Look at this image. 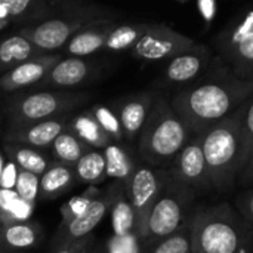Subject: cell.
<instances>
[{"label":"cell","instance_id":"1","mask_svg":"<svg viewBox=\"0 0 253 253\" xmlns=\"http://www.w3.org/2000/svg\"><path fill=\"white\" fill-rule=\"evenodd\" d=\"M252 93V82L239 79L215 55L208 73L196 83L176 92L169 102L191 136H196L230 117Z\"/></svg>","mask_w":253,"mask_h":253},{"label":"cell","instance_id":"2","mask_svg":"<svg viewBox=\"0 0 253 253\" xmlns=\"http://www.w3.org/2000/svg\"><path fill=\"white\" fill-rule=\"evenodd\" d=\"M253 225L230 203L199 206L191 221L193 253H240L251 249Z\"/></svg>","mask_w":253,"mask_h":253},{"label":"cell","instance_id":"3","mask_svg":"<svg viewBox=\"0 0 253 253\" xmlns=\"http://www.w3.org/2000/svg\"><path fill=\"white\" fill-rule=\"evenodd\" d=\"M191 138L190 130L175 113L169 99L157 95L141 130L138 147L141 157L153 168L169 169Z\"/></svg>","mask_w":253,"mask_h":253},{"label":"cell","instance_id":"4","mask_svg":"<svg viewBox=\"0 0 253 253\" xmlns=\"http://www.w3.org/2000/svg\"><path fill=\"white\" fill-rule=\"evenodd\" d=\"M242 107L230 117L200 133L202 150L213 190L228 193L242 170Z\"/></svg>","mask_w":253,"mask_h":253},{"label":"cell","instance_id":"5","mask_svg":"<svg viewBox=\"0 0 253 253\" xmlns=\"http://www.w3.org/2000/svg\"><path fill=\"white\" fill-rule=\"evenodd\" d=\"M196 197L191 190L176 182L169 173L160 196L150 211L142 239L150 245L188 227L196 212Z\"/></svg>","mask_w":253,"mask_h":253},{"label":"cell","instance_id":"6","mask_svg":"<svg viewBox=\"0 0 253 253\" xmlns=\"http://www.w3.org/2000/svg\"><path fill=\"white\" fill-rule=\"evenodd\" d=\"M216 55L242 80L253 83V10L230 22L213 37Z\"/></svg>","mask_w":253,"mask_h":253},{"label":"cell","instance_id":"7","mask_svg":"<svg viewBox=\"0 0 253 253\" xmlns=\"http://www.w3.org/2000/svg\"><path fill=\"white\" fill-rule=\"evenodd\" d=\"M169 176L168 169L153 168L150 165L135 166L130 178L127 179L129 203L136 215V236L144 237L147 218L157 197L160 196Z\"/></svg>","mask_w":253,"mask_h":253},{"label":"cell","instance_id":"8","mask_svg":"<svg viewBox=\"0 0 253 253\" xmlns=\"http://www.w3.org/2000/svg\"><path fill=\"white\" fill-rule=\"evenodd\" d=\"M197 44L191 37L181 34L163 24H150L132 47L133 55L142 61H169Z\"/></svg>","mask_w":253,"mask_h":253},{"label":"cell","instance_id":"9","mask_svg":"<svg viewBox=\"0 0 253 253\" xmlns=\"http://www.w3.org/2000/svg\"><path fill=\"white\" fill-rule=\"evenodd\" d=\"M215 53L206 44L197 43L194 47L168 61L162 76V87L175 89V93L200 80L209 70Z\"/></svg>","mask_w":253,"mask_h":253},{"label":"cell","instance_id":"10","mask_svg":"<svg viewBox=\"0 0 253 253\" xmlns=\"http://www.w3.org/2000/svg\"><path fill=\"white\" fill-rule=\"evenodd\" d=\"M169 173L176 182L191 190L196 196L213 190L202 150L200 135L193 136L187 142V145L181 150V153L176 156L175 162L169 168Z\"/></svg>","mask_w":253,"mask_h":253},{"label":"cell","instance_id":"11","mask_svg":"<svg viewBox=\"0 0 253 253\" xmlns=\"http://www.w3.org/2000/svg\"><path fill=\"white\" fill-rule=\"evenodd\" d=\"M154 99H156V95L142 93V95H136L127 99L122 105L119 120H120L125 135H127L129 138H133L138 133H141L151 113V108L154 105Z\"/></svg>","mask_w":253,"mask_h":253},{"label":"cell","instance_id":"12","mask_svg":"<svg viewBox=\"0 0 253 253\" xmlns=\"http://www.w3.org/2000/svg\"><path fill=\"white\" fill-rule=\"evenodd\" d=\"M108 199H92L82 213L70 218L67 224L68 237L82 239L95 230L108 211Z\"/></svg>","mask_w":253,"mask_h":253},{"label":"cell","instance_id":"13","mask_svg":"<svg viewBox=\"0 0 253 253\" xmlns=\"http://www.w3.org/2000/svg\"><path fill=\"white\" fill-rule=\"evenodd\" d=\"M73 30L74 27L62 19H49L30 31V40L40 49L53 50L68 40Z\"/></svg>","mask_w":253,"mask_h":253},{"label":"cell","instance_id":"14","mask_svg":"<svg viewBox=\"0 0 253 253\" xmlns=\"http://www.w3.org/2000/svg\"><path fill=\"white\" fill-rule=\"evenodd\" d=\"M105 157V175L114 179L126 181L130 178L135 165L127 153L119 145H107L104 151Z\"/></svg>","mask_w":253,"mask_h":253},{"label":"cell","instance_id":"15","mask_svg":"<svg viewBox=\"0 0 253 253\" xmlns=\"http://www.w3.org/2000/svg\"><path fill=\"white\" fill-rule=\"evenodd\" d=\"M87 74V65L80 58H68L58 62L52 71V80L59 86H74L80 83Z\"/></svg>","mask_w":253,"mask_h":253},{"label":"cell","instance_id":"16","mask_svg":"<svg viewBox=\"0 0 253 253\" xmlns=\"http://www.w3.org/2000/svg\"><path fill=\"white\" fill-rule=\"evenodd\" d=\"M58 99L52 93H34L21 102V114L28 120H37L53 114L58 110Z\"/></svg>","mask_w":253,"mask_h":253},{"label":"cell","instance_id":"17","mask_svg":"<svg viewBox=\"0 0 253 253\" xmlns=\"http://www.w3.org/2000/svg\"><path fill=\"white\" fill-rule=\"evenodd\" d=\"M111 225L114 236L136 234V215L129 200L120 197L114 202L111 209Z\"/></svg>","mask_w":253,"mask_h":253},{"label":"cell","instance_id":"18","mask_svg":"<svg viewBox=\"0 0 253 253\" xmlns=\"http://www.w3.org/2000/svg\"><path fill=\"white\" fill-rule=\"evenodd\" d=\"M46 65L47 62L19 64L3 79V84L6 87H19V86H28L31 83H36L46 73Z\"/></svg>","mask_w":253,"mask_h":253},{"label":"cell","instance_id":"19","mask_svg":"<svg viewBox=\"0 0 253 253\" xmlns=\"http://www.w3.org/2000/svg\"><path fill=\"white\" fill-rule=\"evenodd\" d=\"M150 24H135V25H120L114 28L105 39V46L110 50H125L133 47L141 39Z\"/></svg>","mask_w":253,"mask_h":253},{"label":"cell","instance_id":"20","mask_svg":"<svg viewBox=\"0 0 253 253\" xmlns=\"http://www.w3.org/2000/svg\"><path fill=\"white\" fill-rule=\"evenodd\" d=\"M145 253H193L191 224L169 237L150 243V248Z\"/></svg>","mask_w":253,"mask_h":253},{"label":"cell","instance_id":"21","mask_svg":"<svg viewBox=\"0 0 253 253\" xmlns=\"http://www.w3.org/2000/svg\"><path fill=\"white\" fill-rule=\"evenodd\" d=\"M31 43L22 36H12L0 43V64H24L31 55Z\"/></svg>","mask_w":253,"mask_h":253},{"label":"cell","instance_id":"22","mask_svg":"<svg viewBox=\"0 0 253 253\" xmlns=\"http://www.w3.org/2000/svg\"><path fill=\"white\" fill-rule=\"evenodd\" d=\"M77 175L84 182H95L105 175L104 153L89 151L77 162Z\"/></svg>","mask_w":253,"mask_h":253},{"label":"cell","instance_id":"23","mask_svg":"<svg viewBox=\"0 0 253 253\" xmlns=\"http://www.w3.org/2000/svg\"><path fill=\"white\" fill-rule=\"evenodd\" d=\"M242 168L253 153V93L242 105Z\"/></svg>","mask_w":253,"mask_h":253},{"label":"cell","instance_id":"24","mask_svg":"<svg viewBox=\"0 0 253 253\" xmlns=\"http://www.w3.org/2000/svg\"><path fill=\"white\" fill-rule=\"evenodd\" d=\"M105 39L107 37H104L102 34L93 33V31L79 33L68 43V52L73 53L74 58L90 55L105 44Z\"/></svg>","mask_w":253,"mask_h":253},{"label":"cell","instance_id":"25","mask_svg":"<svg viewBox=\"0 0 253 253\" xmlns=\"http://www.w3.org/2000/svg\"><path fill=\"white\" fill-rule=\"evenodd\" d=\"M36 231L24 222L10 224L3 233L4 243L12 249H27L36 243Z\"/></svg>","mask_w":253,"mask_h":253},{"label":"cell","instance_id":"26","mask_svg":"<svg viewBox=\"0 0 253 253\" xmlns=\"http://www.w3.org/2000/svg\"><path fill=\"white\" fill-rule=\"evenodd\" d=\"M62 133V125L59 122H42L27 132V141L36 147H46L53 144V141Z\"/></svg>","mask_w":253,"mask_h":253},{"label":"cell","instance_id":"27","mask_svg":"<svg viewBox=\"0 0 253 253\" xmlns=\"http://www.w3.org/2000/svg\"><path fill=\"white\" fill-rule=\"evenodd\" d=\"M74 129L79 133V136L90 145L102 147L108 141V135L101 129V126L96 123V120L89 116L77 117L74 122Z\"/></svg>","mask_w":253,"mask_h":253},{"label":"cell","instance_id":"28","mask_svg":"<svg viewBox=\"0 0 253 253\" xmlns=\"http://www.w3.org/2000/svg\"><path fill=\"white\" fill-rule=\"evenodd\" d=\"M53 150L56 157L67 163L79 162L83 157V148L79 139L70 133H61L53 141Z\"/></svg>","mask_w":253,"mask_h":253},{"label":"cell","instance_id":"29","mask_svg":"<svg viewBox=\"0 0 253 253\" xmlns=\"http://www.w3.org/2000/svg\"><path fill=\"white\" fill-rule=\"evenodd\" d=\"M70 182H71L70 170L64 166H55L43 173L40 179V187L44 194H55L58 191H62Z\"/></svg>","mask_w":253,"mask_h":253},{"label":"cell","instance_id":"30","mask_svg":"<svg viewBox=\"0 0 253 253\" xmlns=\"http://www.w3.org/2000/svg\"><path fill=\"white\" fill-rule=\"evenodd\" d=\"M39 190H40V179L37 175L25 172V170L18 173L15 191L22 202L33 205L39 196Z\"/></svg>","mask_w":253,"mask_h":253},{"label":"cell","instance_id":"31","mask_svg":"<svg viewBox=\"0 0 253 253\" xmlns=\"http://www.w3.org/2000/svg\"><path fill=\"white\" fill-rule=\"evenodd\" d=\"M93 116H95V120L96 123L101 126V129L110 135V136H114V138H122L123 135V129H122V125H120V120L119 117L107 107H96L93 110Z\"/></svg>","mask_w":253,"mask_h":253},{"label":"cell","instance_id":"32","mask_svg":"<svg viewBox=\"0 0 253 253\" xmlns=\"http://www.w3.org/2000/svg\"><path fill=\"white\" fill-rule=\"evenodd\" d=\"M16 157V163L22 168V170L34 173V175H40L46 172V160L36 151L33 150H27V148H21L16 151L15 154Z\"/></svg>","mask_w":253,"mask_h":253},{"label":"cell","instance_id":"33","mask_svg":"<svg viewBox=\"0 0 253 253\" xmlns=\"http://www.w3.org/2000/svg\"><path fill=\"white\" fill-rule=\"evenodd\" d=\"M138 236L129 234V236H114L110 239L107 245L108 253H141L139 245H138Z\"/></svg>","mask_w":253,"mask_h":253},{"label":"cell","instance_id":"34","mask_svg":"<svg viewBox=\"0 0 253 253\" xmlns=\"http://www.w3.org/2000/svg\"><path fill=\"white\" fill-rule=\"evenodd\" d=\"M234 209L253 225V190L240 193L234 200Z\"/></svg>","mask_w":253,"mask_h":253},{"label":"cell","instance_id":"35","mask_svg":"<svg viewBox=\"0 0 253 253\" xmlns=\"http://www.w3.org/2000/svg\"><path fill=\"white\" fill-rule=\"evenodd\" d=\"M31 6V1L28 0H0V16H16L25 12L27 7Z\"/></svg>","mask_w":253,"mask_h":253},{"label":"cell","instance_id":"36","mask_svg":"<svg viewBox=\"0 0 253 253\" xmlns=\"http://www.w3.org/2000/svg\"><path fill=\"white\" fill-rule=\"evenodd\" d=\"M21 203L19 196L15 190H1L0 188V211L10 216L15 208Z\"/></svg>","mask_w":253,"mask_h":253},{"label":"cell","instance_id":"37","mask_svg":"<svg viewBox=\"0 0 253 253\" xmlns=\"http://www.w3.org/2000/svg\"><path fill=\"white\" fill-rule=\"evenodd\" d=\"M18 181V169L13 162H9L3 168V173L0 178V188L1 190H15Z\"/></svg>","mask_w":253,"mask_h":253},{"label":"cell","instance_id":"38","mask_svg":"<svg viewBox=\"0 0 253 253\" xmlns=\"http://www.w3.org/2000/svg\"><path fill=\"white\" fill-rule=\"evenodd\" d=\"M197 9L202 15L203 21L206 22V25H211L216 15L218 4L213 0H203V1H197Z\"/></svg>","mask_w":253,"mask_h":253},{"label":"cell","instance_id":"39","mask_svg":"<svg viewBox=\"0 0 253 253\" xmlns=\"http://www.w3.org/2000/svg\"><path fill=\"white\" fill-rule=\"evenodd\" d=\"M237 182L242 187L253 185V153L251 154V157L248 159V162L245 163V166L242 168V170L239 173V178H237Z\"/></svg>","mask_w":253,"mask_h":253},{"label":"cell","instance_id":"40","mask_svg":"<svg viewBox=\"0 0 253 253\" xmlns=\"http://www.w3.org/2000/svg\"><path fill=\"white\" fill-rule=\"evenodd\" d=\"M31 211H33V205L30 203H25L21 200V203L15 208V211L10 213V218L15 219V221H24L27 219L30 215H31Z\"/></svg>","mask_w":253,"mask_h":253},{"label":"cell","instance_id":"41","mask_svg":"<svg viewBox=\"0 0 253 253\" xmlns=\"http://www.w3.org/2000/svg\"><path fill=\"white\" fill-rule=\"evenodd\" d=\"M89 202H90V200L83 199V197H76V199H73V200L70 202V205H68V208H70V211H71L73 216H76V215L82 213V212L86 209V206L89 205Z\"/></svg>","mask_w":253,"mask_h":253},{"label":"cell","instance_id":"42","mask_svg":"<svg viewBox=\"0 0 253 253\" xmlns=\"http://www.w3.org/2000/svg\"><path fill=\"white\" fill-rule=\"evenodd\" d=\"M3 168H4V162H3V157L0 154V178H1V173H3Z\"/></svg>","mask_w":253,"mask_h":253},{"label":"cell","instance_id":"43","mask_svg":"<svg viewBox=\"0 0 253 253\" xmlns=\"http://www.w3.org/2000/svg\"><path fill=\"white\" fill-rule=\"evenodd\" d=\"M58 253H80V251H73V249H67V251H61Z\"/></svg>","mask_w":253,"mask_h":253},{"label":"cell","instance_id":"44","mask_svg":"<svg viewBox=\"0 0 253 253\" xmlns=\"http://www.w3.org/2000/svg\"><path fill=\"white\" fill-rule=\"evenodd\" d=\"M240 253H252V252H251V249H248V251H242Z\"/></svg>","mask_w":253,"mask_h":253}]
</instances>
